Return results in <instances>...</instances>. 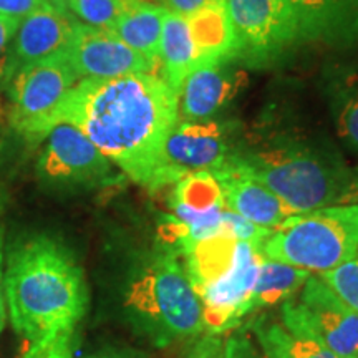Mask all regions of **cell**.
Segmentation results:
<instances>
[{
    "label": "cell",
    "mask_w": 358,
    "mask_h": 358,
    "mask_svg": "<svg viewBox=\"0 0 358 358\" xmlns=\"http://www.w3.org/2000/svg\"><path fill=\"white\" fill-rule=\"evenodd\" d=\"M208 2L209 0H159V6H163L169 13L189 17L191 13H194Z\"/></svg>",
    "instance_id": "obj_30"
},
{
    "label": "cell",
    "mask_w": 358,
    "mask_h": 358,
    "mask_svg": "<svg viewBox=\"0 0 358 358\" xmlns=\"http://www.w3.org/2000/svg\"><path fill=\"white\" fill-rule=\"evenodd\" d=\"M325 95L338 138L358 153V71L338 66L327 77Z\"/></svg>",
    "instance_id": "obj_20"
},
{
    "label": "cell",
    "mask_w": 358,
    "mask_h": 358,
    "mask_svg": "<svg viewBox=\"0 0 358 358\" xmlns=\"http://www.w3.org/2000/svg\"><path fill=\"white\" fill-rule=\"evenodd\" d=\"M280 315L290 332L315 340L338 358H358V312L317 274L308 277L297 299L282 303Z\"/></svg>",
    "instance_id": "obj_6"
},
{
    "label": "cell",
    "mask_w": 358,
    "mask_h": 358,
    "mask_svg": "<svg viewBox=\"0 0 358 358\" xmlns=\"http://www.w3.org/2000/svg\"><path fill=\"white\" fill-rule=\"evenodd\" d=\"M250 332L268 358H338L315 340L290 332L282 322L261 319L254 322Z\"/></svg>",
    "instance_id": "obj_22"
},
{
    "label": "cell",
    "mask_w": 358,
    "mask_h": 358,
    "mask_svg": "<svg viewBox=\"0 0 358 358\" xmlns=\"http://www.w3.org/2000/svg\"><path fill=\"white\" fill-rule=\"evenodd\" d=\"M181 358H224V338L221 334L199 335Z\"/></svg>",
    "instance_id": "obj_27"
},
{
    "label": "cell",
    "mask_w": 358,
    "mask_h": 358,
    "mask_svg": "<svg viewBox=\"0 0 358 358\" xmlns=\"http://www.w3.org/2000/svg\"><path fill=\"white\" fill-rule=\"evenodd\" d=\"M234 151L229 143V127L208 122H185L179 120L171 129L161 151L158 168L151 178L148 189L176 185L189 174L214 173L231 158Z\"/></svg>",
    "instance_id": "obj_8"
},
{
    "label": "cell",
    "mask_w": 358,
    "mask_h": 358,
    "mask_svg": "<svg viewBox=\"0 0 358 358\" xmlns=\"http://www.w3.org/2000/svg\"><path fill=\"white\" fill-rule=\"evenodd\" d=\"M236 34V58L268 65L299 42L297 27L284 0H226Z\"/></svg>",
    "instance_id": "obj_9"
},
{
    "label": "cell",
    "mask_w": 358,
    "mask_h": 358,
    "mask_svg": "<svg viewBox=\"0 0 358 358\" xmlns=\"http://www.w3.org/2000/svg\"><path fill=\"white\" fill-rule=\"evenodd\" d=\"M37 176L52 189H82L111 178L113 163L71 124H57L45 138Z\"/></svg>",
    "instance_id": "obj_10"
},
{
    "label": "cell",
    "mask_w": 358,
    "mask_h": 358,
    "mask_svg": "<svg viewBox=\"0 0 358 358\" xmlns=\"http://www.w3.org/2000/svg\"><path fill=\"white\" fill-rule=\"evenodd\" d=\"M231 62L196 66L179 93V120L208 122L229 103L239 87Z\"/></svg>",
    "instance_id": "obj_16"
},
{
    "label": "cell",
    "mask_w": 358,
    "mask_h": 358,
    "mask_svg": "<svg viewBox=\"0 0 358 358\" xmlns=\"http://www.w3.org/2000/svg\"><path fill=\"white\" fill-rule=\"evenodd\" d=\"M310 275L312 272L306 268L294 267L290 264L272 261L262 256L256 285L250 297V313L294 299L301 292Z\"/></svg>",
    "instance_id": "obj_21"
},
{
    "label": "cell",
    "mask_w": 358,
    "mask_h": 358,
    "mask_svg": "<svg viewBox=\"0 0 358 358\" xmlns=\"http://www.w3.org/2000/svg\"><path fill=\"white\" fill-rule=\"evenodd\" d=\"M166 13V8L159 3L148 0H129L127 10L110 32L156 65Z\"/></svg>",
    "instance_id": "obj_18"
},
{
    "label": "cell",
    "mask_w": 358,
    "mask_h": 358,
    "mask_svg": "<svg viewBox=\"0 0 358 358\" xmlns=\"http://www.w3.org/2000/svg\"><path fill=\"white\" fill-rule=\"evenodd\" d=\"M12 127L29 141L50 133V118L78 77L64 52L19 71L12 80Z\"/></svg>",
    "instance_id": "obj_7"
},
{
    "label": "cell",
    "mask_w": 358,
    "mask_h": 358,
    "mask_svg": "<svg viewBox=\"0 0 358 358\" xmlns=\"http://www.w3.org/2000/svg\"><path fill=\"white\" fill-rule=\"evenodd\" d=\"M358 250V203L335 204L294 214L264 241V257L322 274L355 256Z\"/></svg>",
    "instance_id": "obj_5"
},
{
    "label": "cell",
    "mask_w": 358,
    "mask_h": 358,
    "mask_svg": "<svg viewBox=\"0 0 358 358\" xmlns=\"http://www.w3.org/2000/svg\"><path fill=\"white\" fill-rule=\"evenodd\" d=\"M261 259V248L237 241L229 268L198 292L203 302L204 330L209 334L229 332L250 315V297Z\"/></svg>",
    "instance_id": "obj_11"
},
{
    "label": "cell",
    "mask_w": 358,
    "mask_h": 358,
    "mask_svg": "<svg viewBox=\"0 0 358 358\" xmlns=\"http://www.w3.org/2000/svg\"><path fill=\"white\" fill-rule=\"evenodd\" d=\"M123 308L138 332L156 347L198 338L204 332L203 302L179 254L161 245L134 264Z\"/></svg>",
    "instance_id": "obj_3"
},
{
    "label": "cell",
    "mask_w": 358,
    "mask_h": 358,
    "mask_svg": "<svg viewBox=\"0 0 358 358\" xmlns=\"http://www.w3.org/2000/svg\"><path fill=\"white\" fill-rule=\"evenodd\" d=\"M178 122L179 96L151 71L78 80L52 115L50 131L57 124L78 128L116 168L148 187Z\"/></svg>",
    "instance_id": "obj_1"
},
{
    "label": "cell",
    "mask_w": 358,
    "mask_h": 358,
    "mask_svg": "<svg viewBox=\"0 0 358 358\" xmlns=\"http://www.w3.org/2000/svg\"><path fill=\"white\" fill-rule=\"evenodd\" d=\"M52 2H53V3H60L62 0H52Z\"/></svg>",
    "instance_id": "obj_34"
},
{
    "label": "cell",
    "mask_w": 358,
    "mask_h": 358,
    "mask_svg": "<svg viewBox=\"0 0 358 358\" xmlns=\"http://www.w3.org/2000/svg\"><path fill=\"white\" fill-rule=\"evenodd\" d=\"M358 203V166L352 168V178L345 192L340 198L338 204H357Z\"/></svg>",
    "instance_id": "obj_32"
},
{
    "label": "cell",
    "mask_w": 358,
    "mask_h": 358,
    "mask_svg": "<svg viewBox=\"0 0 358 358\" xmlns=\"http://www.w3.org/2000/svg\"><path fill=\"white\" fill-rule=\"evenodd\" d=\"M224 358H268L250 330L232 332L224 338Z\"/></svg>",
    "instance_id": "obj_26"
},
{
    "label": "cell",
    "mask_w": 358,
    "mask_h": 358,
    "mask_svg": "<svg viewBox=\"0 0 358 358\" xmlns=\"http://www.w3.org/2000/svg\"><path fill=\"white\" fill-rule=\"evenodd\" d=\"M75 24L77 20L65 8L45 0L17 27L8 47L3 77L12 80L19 71L64 52Z\"/></svg>",
    "instance_id": "obj_13"
},
{
    "label": "cell",
    "mask_w": 358,
    "mask_h": 358,
    "mask_svg": "<svg viewBox=\"0 0 358 358\" xmlns=\"http://www.w3.org/2000/svg\"><path fill=\"white\" fill-rule=\"evenodd\" d=\"M20 22L7 19V17H0V71L3 70L7 62L8 47H10L13 35L17 32V27Z\"/></svg>",
    "instance_id": "obj_29"
},
{
    "label": "cell",
    "mask_w": 358,
    "mask_h": 358,
    "mask_svg": "<svg viewBox=\"0 0 358 358\" xmlns=\"http://www.w3.org/2000/svg\"><path fill=\"white\" fill-rule=\"evenodd\" d=\"M22 358H73V334L57 335L29 343Z\"/></svg>",
    "instance_id": "obj_25"
},
{
    "label": "cell",
    "mask_w": 358,
    "mask_h": 358,
    "mask_svg": "<svg viewBox=\"0 0 358 358\" xmlns=\"http://www.w3.org/2000/svg\"><path fill=\"white\" fill-rule=\"evenodd\" d=\"M213 174L221 186L226 209L248 219L249 222L274 231L289 216H294L274 192L236 169L229 159Z\"/></svg>",
    "instance_id": "obj_15"
},
{
    "label": "cell",
    "mask_w": 358,
    "mask_h": 358,
    "mask_svg": "<svg viewBox=\"0 0 358 358\" xmlns=\"http://www.w3.org/2000/svg\"><path fill=\"white\" fill-rule=\"evenodd\" d=\"M6 262H3V226L0 222V334L7 320V308H6V297H3V271H6Z\"/></svg>",
    "instance_id": "obj_31"
},
{
    "label": "cell",
    "mask_w": 358,
    "mask_h": 358,
    "mask_svg": "<svg viewBox=\"0 0 358 358\" xmlns=\"http://www.w3.org/2000/svg\"><path fill=\"white\" fill-rule=\"evenodd\" d=\"M65 60L78 80H108L131 73H151V64L110 30L77 22L64 50Z\"/></svg>",
    "instance_id": "obj_12"
},
{
    "label": "cell",
    "mask_w": 358,
    "mask_h": 358,
    "mask_svg": "<svg viewBox=\"0 0 358 358\" xmlns=\"http://www.w3.org/2000/svg\"><path fill=\"white\" fill-rule=\"evenodd\" d=\"M45 0H0V17L22 22Z\"/></svg>",
    "instance_id": "obj_28"
},
{
    "label": "cell",
    "mask_w": 358,
    "mask_h": 358,
    "mask_svg": "<svg viewBox=\"0 0 358 358\" xmlns=\"http://www.w3.org/2000/svg\"><path fill=\"white\" fill-rule=\"evenodd\" d=\"M186 20L196 48V66L234 60L237 43L226 0H209Z\"/></svg>",
    "instance_id": "obj_17"
},
{
    "label": "cell",
    "mask_w": 358,
    "mask_h": 358,
    "mask_svg": "<svg viewBox=\"0 0 358 358\" xmlns=\"http://www.w3.org/2000/svg\"><path fill=\"white\" fill-rule=\"evenodd\" d=\"M335 294L358 312V250L355 256L330 271L317 274Z\"/></svg>",
    "instance_id": "obj_24"
},
{
    "label": "cell",
    "mask_w": 358,
    "mask_h": 358,
    "mask_svg": "<svg viewBox=\"0 0 358 358\" xmlns=\"http://www.w3.org/2000/svg\"><path fill=\"white\" fill-rule=\"evenodd\" d=\"M158 60L163 64L164 82L179 96L187 75L196 66V48L186 17L166 13L161 32Z\"/></svg>",
    "instance_id": "obj_19"
},
{
    "label": "cell",
    "mask_w": 358,
    "mask_h": 358,
    "mask_svg": "<svg viewBox=\"0 0 358 358\" xmlns=\"http://www.w3.org/2000/svg\"><path fill=\"white\" fill-rule=\"evenodd\" d=\"M229 163L274 192L292 214L338 204L352 178L338 151L322 145L285 143L234 151Z\"/></svg>",
    "instance_id": "obj_4"
},
{
    "label": "cell",
    "mask_w": 358,
    "mask_h": 358,
    "mask_svg": "<svg viewBox=\"0 0 358 358\" xmlns=\"http://www.w3.org/2000/svg\"><path fill=\"white\" fill-rule=\"evenodd\" d=\"M299 42L352 47L358 42V0H284Z\"/></svg>",
    "instance_id": "obj_14"
},
{
    "label": "cell",
    "mask_w": 358,
    "mask_h": 358,
    "mask_svg": "<svg viewBox=\"0 0 358 358\" xmlns=\"http://www.w3.org/2000/svg\"><path fill=\"white\" fill-rule=\"evenodd\" d=\"M128 3L129 0H62L57 6L69 10L71 17H77L80 24L111 30Z\"/></svg>",
    "instance_id": "obj_23"
},
{
    "label": "cell",
    "mask_w": 358,
    "mask_h": 358,
    "mask_svg": "<svg viewBox=\"0 0 358 358\" xmlns=\"http://www.w3.org/2000/svg\"><path fill=\"white\" fill-rule=\"evenodd\" d=\"M7 319L29 343L73 334L88 307L83 268L48 234H32L8 250L3 271Z\"/></svg>",
    "instance_id": "obj_2"
},
{
    "label": "cell",
    "mask_w": 358,
    "mask_h": 358,
    "mask_svg": "<svg viewBox=\"0 0 358 358\" xmlns=\"http://www.w3.org/2000/svg\"><path fill=\"white\" fill-rule=\"evenodd\" d=\"M85 358H143L138 353L127 352V350H101L98 353H92V355Z\"/></svg>",
    "instance_id": "obj_33"
}]
</instances>
